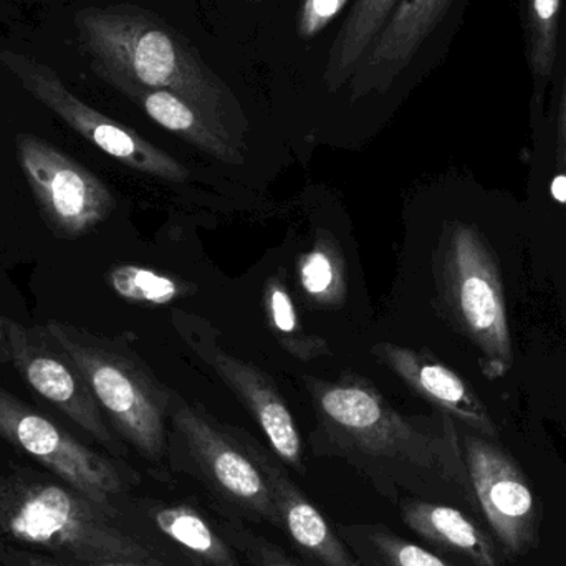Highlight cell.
<instances>
[{"label":"cell","mask_w":566,"mask_h":566,"mask_svg":"<svg viewBox=\"0 0 566 566\" xmlns=\"http://www.w3.org/2000/svg\"><path fill=\"white\" fill-rule=\"evenodd\" d=\"M316 415L313 452L345 461L392 505L429 501L441 488L468 492V469L454 421L411 418L355 373L338 381L305 379Z\"/></svg>","instance_id":"1"},{"label":"cell","mask_w":566,"mask_h":566,"mask_svg":"<svg viewBox=\"0 0 566 566\" xmlns=\"http://www.w3.org/2000/svg\"><path fill=\"white\" fill-rule=\"evenodd\" d=\"M83 45L103 80L169 90L195 106L216 129L245 149L248 119L232 90L186 36L142 7H90L75 15Z\"/></svg>","instance_id":"2"},{"label":"cell","mask_w":566,"mask_h":566,"mask_svg":"<svg viewBox=\"0 0 566 566\" xmlns=\"http://www.w3.org/2000/svg\"><path fill=\"white\" fill-rule=\"evenodd\" d=\"M98 505L32 471L0 481V542L80 564H153V552L112 524Z\"/></svg>","instance_id":"3"},{"label":"cell","mask_w":566,"mask_h":566,"mask_svg":"<svg viewBox=\"0 0 566 566\" xmlns=\"http://www.w3.org/2000/svg\"><path fill=\"white\" fill-rule=\"evenodd\" d=\"M45 326L82 371L119 436L146 461L163 464L169 448L171 389L118 343L59 319H49Z\"/></svg>","instance_id":"4"},{"label":"cell","mask_w":566,"mask_h":566,"mask_svg":"<svg viewBox=\"0 0 566 566\" xmlns=\"http://www.w3.org/2000/svg\"><path fill=\"white\" fill-rule=\"evenodd\" d=\"M438 285L459 332L481 355L488 378L504 376L514 365L504 283L494 252L474 226L451 222L438 251Z\"/></svg>","instance_id":"5"},{"label":"cell","mask_w":566,"mask_h":566,"mask_svg":"<svg viewBox=\"0 0 566 566\" xmlns=\"http://www.w3.org/2000/svg\"><path fill=\"white\" fill-rule=\"evenodd\" d=\"M169 422L189 471L231 511V517L264 522L281 531L268 479L234 428L216 421L201 406L175 391Z\"/></svg>","instance_id":"6"},{"label":"cell","mask_w":566,"mask_h":566,"mask_svg":"<svg viewBox=\"0 0 566 566\" xmlns=\"http://www.w3.org/2000/svg\"><path fill=\"white\" fill-rule=\"evenodd\" d=\"M0 438L59 475L105 514L118 515L116 499L129 491L132 478L123 465L98 454L65 429L0 388Z\"/></svg>","instance_id":"7"},{"label":"cell","mask_w":566,"mask_h":566,"mask_svg":"<svg viewBox=\"0 0 566 566\" xmlns=\"http://www.w3.org/2000/svg\"><path fill=\"white\" fill-rule=\"evenodd\" d=\"M0 60L33 98L126 168L165 181H188L189 171L181 163L146 142L128 126L108 118L76 98L49 66L15 52H2Z\"/></svg>","instance_id":"8"},{"label":"cell","mask_w":566,"mask_h":566,"mask_svg":"<svg viewBox=\"0 0 566 566\" xmlns=\"http://www.w3.org/2000/svg\"><path fill=\"white\" fill-rule=\"evenodd\" d=\"M15 146L20 168L53 235L82 238L112 214V191L82 163L27 133L15 136Z\"/></svg>","instance_id":"9"},{"label":"cell","mask_w":566,"mask_h":566,"mask_svg":"<svg viewBox=\"0 0 566 566\" xmlns=\"http://www.w3.org/2000/svg\"><path fill=\"white\" fill-rule=\"evenodd\" d=\"M6 326L10 361L23 381L113 454H123L88 382L46 326L27 328L12 319Z\"/></svg>","instance_id":"10"},{"label":"cell","mask_w":566,"mask_h":566,"mask_svg":"<svg viewBox=\"0 0 566 566\" xmlns=\"http://www.w3.org/2000/svg\"><path fill=\"white\" fill-rule=\"evenodd\" d=\"M462 455L469 484L492 531L512 555L537 545L538 509L517 462L484 436L465 434Z\"/></svg>","instance_id":"11"},{"label":"cell","mask_w":566,"mask_h":566,"mask_svg":"<svg viewBox=\"0 0 566 566\" xmlns=\"http://www.w3.org/2000/svg\"><path fill=\"white\" fill-rule=\"evenodd\" d=\"M192 352L214 369L216 375L241 399L283 464L305 474L298 426L274 379L259 366L226 353L214 338L191 329L185 332Z\"/></svg>","instance_id":"12"},{"label":"cell","mask_w":566,"mask_h":566,"mask_svg":"<svg viewBox=\"0 0 566 566\" xmlns=\"http://www.w3.org/2000/svg\"><path fill=\"white\" fill-rule=\"evenodd\" d=\"M249 454L268 479L281 518V531L289 535L300 555L313 566H361L325 515L293 482L279 458H274L251 434L234 428Z\"/></svg>","instance_id":"13"},{"label":"cell","mask_w":566,"mask_h":566,"mask_svg":"<svg viewBox=\"0 0 566 566\" xmlns=\"http://www.w3.org/2000/svg\"><path fill=\"white\" fill-rule=\"evenodd\" d=\"M452 0H398L388 22L349 80L352 102L386 93L411 65L451 7Z\"/></svg>","instance_id":"14"},{"label":"cell","mask_w":566,"mask_h":566,"mask_svg":"<svg viewBox=\"0 0 566 566\" xmlns=\"http://www.w3.org/2000/svg\"><path fill=\"white\" fill-rule=\"evenodd\" d=\"M371 353L441 415L484 438L497 436L494 421L474 389L434 356L392 343L373 345Z\"/></svg>","instance_id":"15"},{"label":"cell","mask_w":566,"mask_h":566,"mask_svg":"<svg viewBox=\"0 0 566 566\" xmlns=\"http://www.w3.org/2000/svg\"><path fill=\"white\" fill-rule=\"evenodd\" d=\"M116 90L142 106L143 112L161 128L185 139L199 151L226 163L242 165L244 151L241 146L218 132L195 106L169 90L143 88L132 83H115Z\"/></svg>","instance_id":"16"},{"label":"cell","mask_w":566,"mask_h":566,"mask_svg":"<svg viewBox=\"0 0 566 566\" xmlns=\"http://www.w3.org/2000/svg\"><path fill=\"white\" fill-rule=\"evenodd\" d=\"M398 507L402 522L428 544L474 566H499L491 538L458 509L424 499H405Z\"/></svg>","instance_id":"17"},{"label":"cell","mask_w":566,"mask_h":566,"mask_svg":"<svg viewBox=\"0 0 566 566\" xmlns=\"http://www.w3.org/2000/svg\"><path fill=\"white\" fill-rule=\"evenodd\" d=\"M155 527L198 566H242L238 551L208 518L189 504H153Z\"/></svg>","instance_id":"18"},{"label":"cell","mask_w":566,"mask_h":566,"mask_svg":"<svg viewBox=\"0 0 566 566\" xmlns=\"http://www.w3.org/2000/svg\"><path fill=\"white\" fill-rule=\"evenodd\" d=\"M398 0H356L329 49L323 83L329 93L338 92L358 69L376 36L388 22Z\"/></svg>","instance_id":"19"},{"label":"cell","mask_w":566,"mask_h":566,"mask_svg":"<svg viewBox=\"0 0 566 566\" xmlns=\"http://www.w3.org/2000/svg\"><path fill=\"white\" fill-rule=\"evenodd\" d=\"M335 528L361 566H452L385 524H336Z\"/></svg>","instance_id":"20"},{"label":"cell","mask_w":566,"mask_h":566,"mask_svg":"<svg viewBox=\"0 0 566 566\" xmlns=\"http://www.w3.org/2000/svg\"><path fill=\"white\" fill-rule=\"evenodd\" d=\"M296 282L305 302L316 308H336L345 303L348 295L345 259L332 235L318 232L313 248L300 255Z\"/></svg>","instance_id":"21"},{"label":"cell","mask_w":566,"mask_h":566,"mask_svg":"<svg viewBox=\"0 0 566 566\" xmlns=\"http://www.w3.org/2000/svg\"><path fill=\"white\" fill-rule=\"evenodd\" d=\"M560 15L562 0H525V59L537 105H544L545 93L557 65Z\"/></svg>","instance_id":"22"},{"label":"cell","mask_w":566,"mask_h":566,"mask_svg":"<svg viewBox=\"0 0 566 566\" xmlns=\"http://www.w3.org/2000/svg\"><path fill=\"white\" fill-rule=\"evenodd\" d=\"M264 310L272 335L293 358L308 363L332 355L328 343L322 336L306 333L303 328L285 275H272L265 282Z\"/></svg>","instance_id":"23"},{"label":"cell","mask_w":566,"mask_h":566,"mask_svg":"<svg viewBox=\"0 0 566 566\" xmlns=\"http://www.w3.org/2000/svg\"><path fill=\"white\" fill-rule=\"evenodd\" d=\"M108 283L119 298L142 305H169L191 293L188 283L142 265L113 268L108 274Z\"/></svg>","instance_id":"24"},{"label":"cell","mask_w":566,"mask_h":566,"mask_svg":"<svg viewBox=\"0 0 566 566\" xmlns=\"http://www.w3.org/2000/svg\"><path fill=\"white\" fill-rule=\"evenodd\" d=\"M221 532L228 538L229 544L239 554L244 555L245 560L252 566H306L302 562L290 557L281 547L272 544L269 538L262 537V535L255 534L251 528L244 527L239 518H224Z\"/></svg>","instance_id":"25"},{"label":"cell","mask_w":566,"mask_h":566,"mask_svg":"<svg viewBox=\"0 0 566 566\" xmlns=\"http://www.w3.org/2000/svg\"><path fill=\"white\" fill-rule=\"evenodd\" d=\"M348 0H302L296 19L300 39L312 40L345 9Z\"/></svg>","instance_id":"26"},{"label":"cell","mask_w":566,"mask_h":566,"mask_svg":"<svg viewBox=\"0 0 566 566\" xmlns=\"http://www.w3.org/2000/svg\"><path fill=\"white\" fill-rule=\"evenodd\" d=\"M557 169L566 188V62L557 119ZM566 202V198H565Z\"/></svg>","instance_id":"27"},{"label":"cell","mask_w":566,"mask_h":566,"mask_svg":"<svg viewBox=\"0 0 566 566\" xmlns=\"http://www.w3.org/2000/svg\"><path fill=\"white\" fill-rule=\"evenodd\" d=\"M9 339H7L6 318L0 316V363H9Z\"/></svg>","instance_id":"28"},{"label":"cell","mask_w":566,"mask_h":566,"mask_svg":"<svg viewBox=\"0 0 566 566\" xmlns=\"http://www.w3.org/2000/svg\"><path fill=\"white\" fill-rule=\"evenodd\" d=\"M62 566H158L155 564H138V562H108V564H78V562H66Z\"/></svg>","instance_id":"29"},{"label":"cell","mask_w":566,"mask_h":566,"mask_svg":"<svg viewBox=\"0 0 566 566\" xmlns=\"http://www.w3.org/2000/svg\"><path fill=\"white\" fill-rule=\"evenodd\" d=\"M245 2L261 3V2H264V0H245Z\"/></svg>","instance_id":"30"},{"label":"cell","mask_w":566,"mask_h":566,"mask_svg":"<svg viewBox=\"0 0 566 566\" xmlns=\"http://www.w3.org/2000/svg\"><path fill=\"white\" fill-rule=\"evenodd\" d=\"M2 478H3V475H2V474H0V481H2Z\"/></svg>","instance_id":"31"}]
</instances>
